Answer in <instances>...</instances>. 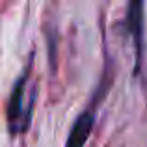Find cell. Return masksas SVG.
Returning a JSON list of instances; mask_svg holds the SVG:
<instances>
[{"mask_svg":"<svg viewBox=\"0 0 147 147\" xmlns=\"http://www.w3.org/2000/svg\"><path fill=\"white\" fill-rule=\"evenodd\" d=\"M127 28L134 39V49H136V73L140 71L142 63V52H144V4L140 0H134L129 4L127 11Z\"/></svg>","mask_w":147,"mask_h":147,"instance_id":"1","label":"cell"},{"mask_svg":"<svg viewBox=\"0 0 147 147\" xmlns=\"http://www.w3.org/2000/svg\"><path fill=\"white\" fill-rule=\"evenodd\" d=\"M26 73L17 80L13 86L9 102H7V123H9L11 132H22V125H24V115H22V95H24V84H26Z\"/></svg>","mask_w":147,"mask_h":147,"instance_id":"2","label":"cell"},{"mask_svg":"<svg viewBox=\"0 0 147 147\" xmlns=\"http://www.w3.org/2000/svg\"><path fill=\"white\" fill-rule=\"evenodd\" d=\"M91 129H93V114L91 112L80 114L71 129V134L67 138L65 147H84L88 138H90V134H91Z\"/></svg>","mask_w":147,"mask_h":147,"instance_id":"3","label":"cell"}]
</instances>
